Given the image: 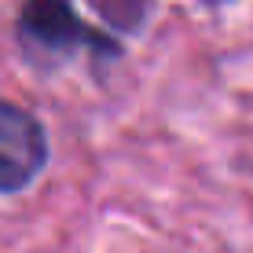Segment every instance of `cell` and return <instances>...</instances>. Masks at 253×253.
I'll use <instances>...</instances> for the list:
<instances>
[{"label":"cell","instance_id":"cell-1","mask_svg":"<svg viewBox=\"0 0 253 253\" xmlns=\"http://www.w3.org/2000/svg\"><path fill=\"white\" fill-rule=\"evenodd\" d=\"M19 41L30 59H70L74 51H92L103 59H118L121 44L99 33L77 15L70 0H26L19 11Z\"/></svg>","mask_w":253,"mask_h":253},{"label":"cell","instance_id":"cell-2","mask_svg":"<svg viewBox=\"0 0 253 253\" xmlns=\"http://www.w3.org/2000/svg\"><path fill=\"white\" fill-rule=\"evenodd\" d=\"M48 128L33 110L15 99H0V195H22L48 169Z\"/></svg>","mask_w":253,"mask_h":253}]
</instances>
